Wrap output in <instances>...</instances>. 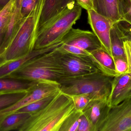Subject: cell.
Wrapping results in <instances>:
<instances>
[{
	"instance_id": "6da1fadb",
	"label": "cell",
	"mask_w": 131,
	"mask_h": 131,
	"mask_svg": "<svg viewBox=\"0 0 131 131\" xmlns=\"http://www.w3.org/2000/svg\"><path fill=\"white\" fill-rule=\"evenodd\" d=\"M44 0H40L30 13L22 18L4 37L0 55L4 54L8 61L27 55L34 49L40 14Z\"/></svg>"
},
{
	"instance_id": "7a4b0ae2",
	"label": "cell",
	"mask_w": 131,
	"mask_h": 131,
	"mask_svg": "<svg viewBox=\"0 0 131 131\" xmlns=\"http://www.w3.org/2000/svg\"><path fill=\"white\" fill-rule=\"evenodd\" d=\"M75 110L71 97L60 90L46 106L31 114L18 131H60Z\"/></svg>"
},
{
	"instance_id": "3957f363",
	"label": "cell",
	"mask_w": 131,
	"mask_h": 131,
	"mask_svg": "<svg viewBox=\"0 0 131 131\" xmlns=\"http://www.w3.org/2000/svg\"><path fill=\"white\" fill-rule=\"evenodd\" d=\"M114 77L100 71L81 76L65 77L58 82L61 91L68 95L85 94L91 100L107 99Z\"/></svg>"
},
{
	"instance_id": "277c9868",
	"label": "cell",
	"mask_w": 131,
	"mask_h": 131,
	"mask_svg": "<svg viewBox=\"0 0 131 131\" xmlns=\"http://www.w3.org/2000/svg\"><path fill=\"white\" fill-rule=\"evenodd\" d=\"M58 48L31 59L6 77L31 82L50 80L58 82L66 76L58 58Z\"/></svg>"
},
{
	"instance_id": "5b68a950",
	"label": "cell",
	"mask_w": 131,
	"mask_h": 131,
	"mask_svg": "<svg viewBox=\"0 0 131 131\" xmlns=\"http://www.w3.org/2000/svg\"><path fill=\"white\" fill-rule=\"evenodd\" d=\"M81 14L82 8L77 4L67 8L37 32L34 49L47 47L61 41Z\"/></svg>"
},
{
	"instance_id": "8992f818",
	"label": "cell",
	"mask_w": 131,
	"mask_h": 131,
	"mask_svg": "<svg viewBox=\"0 0 131 131\" xmlns=\"http://www.w3.org/2000/svg\"><path fill=\"white\" fill-rule=\"evenodd\" d=\"M98 131H131V95L110 108Z\"/></svg>"
},
{
	"instance_id": "52a82bcc",
	"label": "cell",
	"mask_w": 131,
	"mask_h": 131,
	"mask_svg": "<svg viewBox=\"0 0 131 131\" xmlns=\"http://www.w3.org/2000/svg\"><path fill=\"white\" fill-rule=\"evenodd\" d=\"M59 90V84L57 82L50 80L35 82L20 100L10 107L0 111V120L18 109L36 101L54 94Z\"/></svg>"
},
{
	"instance_id": "ba28073f",
	"label": "cell",
	"mask_w": 131,
	"mask_h": 131,
	"mask_svg": "<svg viewBox=\"0 0 131 131\" xmlns=\"http://www.w3.org/2000/svg\"><path fill=\"white\" fill-rule=\"evenodd\" d=\"M58 58L66 77H76L99 70L89 57L77 56L58 50Z\"/></svg>"
},
{
	"instance_id": "9c48e42d",
	"label": "cell",
	"mask_w": 131,
	"mask_h": 131,
	"mask_svg": "<svg viewBox=\"0 0 131 131\" xmlns=\"http://www.w3.org/2000/svg\"><path fill=\"white\" fill-rule=\"evenodd\" d=\"M87 12L88 22L92 32L100 41L102 48L113 57L111 32L114 24L108 18L98 14L94 9L87 11Z\"/></svg>"
},
{
	"instance_id": "30bf717a",
	"label": "cell",
	"mask_w": 131,
	"mask_h": 131,
	"mask_svg": "<svg viewBox=\"0 0 131 131\" xmlns=\"http://www.w3.org/2000/svg\"><path fill=\"white\" fill-rule=\"evenodd\" d=\"M61 41L63 44L74 45L89 52L102 48L100 41L93 32L72 28Z\"/></svg>"
},
{
	"instance_id": "8fae6325",
	"label": "cell",
	"mask_w": 131,
	"mask_h": 131,
	"mask_svg": "<svg viewBox=\"0 0 131 131\" xmlns=\"http://www.w3.org/2000/svg\"><path fill=\"white\" fill-rule=\"evenodd\" d=\"M131 95V73L127 72L114 77L107 104L111 108L121 103Z\"/></svg>"
},
{
	"instance_id": "7c38bea8",
	"label": "cell",
	"mask_w": 131,
	"mask_h": 131,
	"mask_svg": "<svg viewBox=\"0 0 131 131\" xmlns=\"http://www.w3.org/2000/svg\"><path fill=\"white\" fill-rule=\"evenodd\" d=\"M76 4L75 0H44L39 17L37 33L67 8Z\"/></svg>"
},
{
	"instance_id": "4fadbf2b",
	"label": "cell",
	"mask_w": 131,
	"mask_h": 131,
	"mask_svg": "<svg viewBox=\"0 0 131 131\" xmlns=\"http://www.w3.org/2000/svg\"><path fill=\"white\" fill-rule=\"evenodd\" d=\"M110 108L107 104V99H97L91 100L82 112L92 125L94 131H98L101 122Z\"/></svg>"
},
{
	"instance_id": "5bb4252c",
	"label": "cell",
	"mask_w": 131,
	"mask_h": 131,
	"mask_svg": "<svg viewBox=\"0 0 131 131\" xmlns=\"http://www.w3.org/2000/svg\"><path fill=\"white\" fill-rule=\"evenodd\" d=\"M62 44V42L60 41L47 47L34 49L31 52L24 57L7 62L0 67V78L7 77L31 59L40 55L55 50Z\"/></svg>"
},
{
	"instance_id": "9a60e30c",
	"label": "cell",
	"mask_w": 131,
	"mask_h": 131,
	"mask_svg": "<svg viewBox=\"0 0 131 131\" xmlns=\"http://www.w3.org/2000/svg\"><path fill=\"white\" fill-rule=\"evenodd\" d=\"M94 10L113 24L124 21L121 0H93Z\"/></svg>"
},
{
	"instance_id": "2e32d148",
	"label": "cell",
	"mask_w": 131,
	"mask_h": 131,
	"mask_svg": "<svg viewBox=\"0 0 131 131\" xmlns=\"http://www.w3.org/2000/svg\"><path fill=\"white\" fill-rule=\"evenodd\" d=\"M90 53L89 57L101 72L113 77L116 76L114 59L108 53L102 48Z\"/></svg>"
},
{
	"instance_id": "e0dca14e",
	"label": "cell",
	"mask_w": 131,
	"mask_h": 131,
	"mask_svg": "<svg viewBox=\"0 0 131 131\" xmlns=\"http://www.w3.org/2000/svg\"><path fill=\"white\" fill-rule=\"evenodd\" d=\"M120 22L113 24L111 32V44L113 58H122L126 60L124 48V42L130 39L125 30L122 28Z\"/></svg>"
},
{
	"instance_id": "ac0fdd59",
	"label": "cell",
	"mask_w": 131,
	"mask_h": 131,
	"mask_svg": "<svg viewBox=\"0 0 131 131\" xmlns=\"http://www.w3.org/2000/svg\"><path fill=\"white\" fill-rule=\"evenodd\" d=\"M35 82L8 77L1 78L0 94L27 91Z\"/></svg>"
},
{
	"instance_id": "d6986e66",
	"label": "cell",
	"mask_w": 131,
	"mask_h": 131,
	"mask_svg": "<svg viewBox=\"0 0 131 131\" xmlns=\"http://www.w3.org/2000/svg\"><path fill=\"white\" fill-rule=\"evenodd\" d=\"M31 114L24 112H14L0 120V131L19 130Z\"/></svg>"
},
{
	"instance_id": "ffe728a7",
	"label": "cell",
	"mask_w": 131,
	"mask_h": 131,
	"mask_svg": "<svg viewBox=\"0 0 131 131\" xmlns=\"http://www.w3.org/2000/svg\"><path fill=\"white\" fill-rule=\"evenodd\" d=\"M16 1L10 0L0 10V30L5 29L7 31L14 14Z\"/></svg>"
},
{
	"instance_id": "44dd1931",
	"label": "cell",
	"mask_w": 131,
	"mask_h": 131,
	"mask_svg": "<svg viewBox=\"0 0 131 131\" xmlns=\"http://www.w3.org/2000/svg\"><path fill=\"white\" fill-rule=\"evenodd\" d=\"M27 91L0 94V111L13 105L26 95Z\"/></svg>"
},
{
	"instance_id": "7402d4cb",
	"label": "cell",
	"mask_w": 131,
	"mask_h": 131,
	"mask_svg": "<svg viewBox=\"0 0 131 131\" xmlns=\"http://www.w3.org/2000/svg\"><path fill=\"white\" fill-rule=\"evenodd\" d=\"M56 93L31 103L18 109L15 112H24L28 113L30 114H34L42 109L46 106L53 99Z\"/></svg>"
},
{
	"instance_id": "603a6c76",
	"label": "cell",
	"mask_w": 131,
	"mask_h": 131,
	"mask_svg": "<svg viewBox=\"0 0 131 131\" xmlns=\"http://www.w3.org/2000/svg\"><path fill=\"white\" fill-rule=\"evenodd\" d=\"M82 112L75 110L64 122L60 131H77Z\"/></svg>"
},
{
	"instance_id": "cb8c5ba5",
	"label": "cell",
	"mask_w": 131,
	"mask_h": 131,
	"mask_svg": "<svg viewBox=\"0 0 131 131\" xmlns=\"http://www.w3.org/2000/svg\"><path fill=\"white\" fill-rule=\"evenodd\" d=\"M58 50L63 53L71 54L77 56L89 57L90 53L87 51L74 45L63 44L57 48Z\"/></svg>"
},
{
	"instance_id": "d4e9b609",
	"label": "cell",
	"mask_w": 131,
	"mask_h": 131,
	"mask_svg": "<svg viewBox=\"0 0 131 131\" xmlns=\"http://www.w3.org/2000/svg\"><path fill=\"white\" fill-rule=\"evenodd\" d=\"M69 96L72 99L75 109L81 111H82L91 100V98L86 95H74Z\"/></svg>"
},
{
	"instance_id": "484cf974",
	"label": "cell",
	"mask_w": 131,
	"mask_h": 131,
	"mask_svg": "<svg viewBox=\"0 0 131 131\" xmlns=\"http://www.w3.org/2000/svg\"><path fill=\"white\" fill-rule=\"evenodd\" d=\"M23 1H16L14 14L8 28L9 31L11 30L13 27L23 18L21 13V4Z\"/></svg>"
},
{
	"instance_id": "4316f807",
	"label": "cell",
	"mask_w": 131,
	"mask_h": 131,
	"mask_svg": "<svg viewBox=\"0 0 131 131\" xmlns=\"http://www.w3.org/2000/svg\"><path fill=\"white\" fill-rule=\"evenodd\" d=\"M114 62L116 76H119L127 72L128 70L127 61L122 58H113Z\"/></svg>"
},
{
	"instance_id": "83f0119b",
	"label": "cell",
	"mask_w": 131,
	"mask_h": 131,
	"mask_svg": "<svg viewBox=\"0 0 131 131\" xmlns=\"http://www.w3.org/2000/svg\"><path fill=\"white\" fill-rule=\"evenodd\" d=\"M39 1L23 0L21 8V13L23 18L27 16L30 13Z\"/></svg>"
},
{
	"instance_id": "f1b7e54d",
	"label": "cell",
	"mask_w": 131,
	"mask_h": 131,
	"mask_svg": "<svg viewBox=\"0 0 131 131\" xmlns=\"http://www.w3.org/2000/svg\"><path fill=\"white\" fill-rule=\"evenodd\" d=\"M77 131H94L92 125L83 113L80 118Z\"/></svg>"
},
{
	"instance_id": "f546056e",
	"label": "cell",
	"mask_w": 131,
	"mask_h": 131,
	"mask_svg": "<svg viewBox=\"0 0 131 131\" xmlns=\"http://www.w3.org/2000/svg\"><path fill=\"white\" fill-rule=\"evenodd\" d=\"M124 48L127 63L128 72L131 73V41L130 39L125 40L124 42Z\"/></svg>"
},
{
	"instance_id": "4dcf8cb0",
	"label": "cell",
	"mask_w": 131,
	"mask_h": 131,
	"mask_svg": "<svg viewBox=\"0 0 131 131\" xmlns=\"http://www.w3.org/2000/svg\"><path fill=\"white\" fill-rule=\"evenodd\" d=\"M121 2L123 12V22H128L131 25V5L126 4L122 0H121Z\"/></svg>"
},
{
	"instance_id": "1f68e13d",
	"label": "cell",
	"mask_w": 131,
	"mask_h": 131,
	"mask_svg": "<svg viewBox=\"0 0 131 131\" xmlns=\"http://www.w3.org/2000/svg\"><path fill=\"white\" fill-rule=\"evenodd\" d=\"M76 4L87 11L94 9L93 0H75Z\"/></svg>"
},
{
	"instance_id": "d6a6232c",
	"label": "cell",
	"mask_w": 131,
	"mask_h": 131,
	"mask_svg": "<svg viewBox=\"0 0 131 131\" xmlns=\"http://www.w3.org/2000/svg\"><path fill=\"white\" fill-rule=\"evenodd\" d=\"M6 31H7V30L5 29L0 30V47L1 46L3 39H4V37Z\"/></svg>"
},
{
	"instance_id": "836d02e7",
	"label": "cell",
	"mask_w": 131,
	"mask_h": 131,
	"mask_svg": "<svg viewBox=\"0 0 131 131\" xmlns=\"http://www.w3.org/2000/svg\"><path fill=\"white\" fill-rule=\"evenodd\" d=\"M7 62L8 61L6 60L4 54L0 55V67Z\"/></svg>"
},
{
	"instance_id": "e575fe53",
	"label": "cell",
	"mask_w": 131,
	"mask_h": 131,
	"mask_svg": "<svg viewBox=\"0 0 131 131\" xmlns=\"http://www.w3.org/2000/svg\"><path fill=\"white\" fill-rule=\"evenodd\" d=\"M10 0H0V6H2V7L6 5Z\"/></svg>"
},
{
	"instance_id": "d590c367",
	"label": "cell",
	"mask_w": 131,
	"mask_h": 131,
	"mask_svg": "<svg viewBox=\"0 0 131 131\" xmlns=\"http://www.w3.org/2000/svg\"><path fill=\"white\" fill-rule=\"evenodd\" d=\"M122 1H124L126 4L131 5V0H122Z\"/></svg>"
},
{
	"instance_id": "8d00e7d4",
	"label": "cell",
	"mask_w": 131,
	"mask_h": 131,
	"mask_svg": "<svg viewBox=\"0 0 131 131\" xmlns=\"http://www.w3.org/2000/svg\"><path fill=\"white\" fill-rule=\"evenodd\" d=\"M128 35L129 36V38H130V40L131 41V32H129L128 34Z\"/></svg>"
},
{
	"instance_id": "74e56055",
	"label": "cell",
	"mask_w": 131,
	"mask_h": 131,
	"mask_svg": "<svg viewBox=\"0 0 131 131\" xmlns=\"http://www.w3.org/2000/svg\"></svg>"
}]
</instances>
